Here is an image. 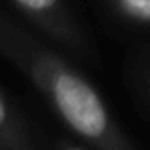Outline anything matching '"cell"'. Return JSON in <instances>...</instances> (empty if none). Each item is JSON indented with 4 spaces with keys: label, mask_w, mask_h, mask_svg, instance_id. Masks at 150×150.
Returning a JSON list of instances; mask_svg holds the SVG:
<instances>
[{
    "label": "cell",
    "mask_w": 150,
    "mask_h": 150,
    "mask_svg": "<svg viewBox=\"0 0 150 150\" xmlns=\"http://www.w3.org/2000/svg\"><path fill=\"white\" fill-rule=\"evenodd\" d=\"M120 6L133 17L150 21V0H125Z\"/></svg>",
    "instance_id": "2"
},
{
    "label": "cell",
    "mask_w": 150,
    "mask_h": 150,
    "mask_svg": "<svg viewBox=\"0 0 150 150\" xmlns=\"http://www.w3.org/2000/svg\"><path fill=\"white\" fill-rule=\"evenodd\" d=\"M17 6L30 10V11H44V10L53 8L55 2L53 0H17Z\"/></svg>",
    "instance_id": "3"
},
{
    "label": "cell",
    "mask_w": 150,
    "mask_h": 150,
    "mask_svg": "<svg viewBox=\"0 0 150 150\" xmlns=\"http://www.w3.org/2000/svg\"><path fill=\"white\" fill-rule=\"evenodd\" d=\"M53 99L67 122L86 137H101L106 129V112L97 93L70 72L53 78Z\"/></svg>",
    "instance_id": "1"
},
{
    "label": "cell",
    "mask_w": 150,
    "mask_h": 150,
    "mask_svg": "<svg viewBox=\"0 0 150 150\" xmlns=\"http://www.w3.org/2000/svg\"><path fill=\"white\" fill-rule=\"evenodd\" d=\"M6 120V108H4V105H2V101H0V124Z\"/></svg>",
    "instance_id": "4"
}]
</instances>
